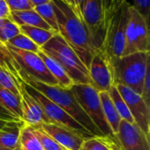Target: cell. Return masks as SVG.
Listing matches in <instances>:
<instances>
[{
	"label": "cell",
	"mask_w": 150,
	"mask_h": 150,
	"mask_svg": "<svg viewBox=\"0 0 150 150\" xmlns=\"http://www.w3.org/2000/svg\"><path fill=\"white\" fill-rule=\"evenodd\" d=\"M0 102L13 116L20 121H23L20 98L18 96L0 87Z\"/></svg>",
	"instance_id": "21"
},
{
	"label": "cell",
	"mask_w": 150,
	"mask_h": 150,
	"mask_svg": "<svg viewBox=\"0 0 150 150\" xmlns=\"http://www.w3.org/2000/svg\"><path fill=\"white\" fill-rule=\"evenodd\" d=\"M5 46L17 63L19 69V76L22 79L29 78L48 85L59 86L58 82L49 72L38 54L21 50L8 44H5Z\"/></svg>",
	"instance_id": "7"
},
{
	"label": "cell",
	"mask_w": 150,
	"mask_h": 150,
	"mask_svg": "<svg viewBox=\"0 0 150 150\" xmlns=\"http://www.w3.org/2000/svg\"><path fill=\"white\" fill-rule=\"evenodd\" d=\"M70 90L83 110L101 132L102 135L108 136L113 134L105 118L99 92L91 84L87 83H74Z\"/></svg>",
	"instance_id": "8"
},
{
	"label": "cell",
	"mask_w": 150,
	"mask_h": 150,
	"mask_svg": "<svg viewBox=\"0 0 150 150\" xmlns=\"http://www.w3.org/2000/svg\"><path fill=\"white\" fill-rule=\"evenodd\" d=\"M0 120L6 121H20L15 116H13L0 102Z\"/></svg>",
	"instance_id": "35"
},
{
	"label": "cell",
	"mask_w": 150,
	"mask_h": 150,
	"mask_svg": "<svg viewBox=\"0 0 150 150\" xmlns=\"http://www.w3.org/2000/svg\"><path fill=\"white\" fill-rule=\"evenodd\" d=\"M133 6L142 16L149 20L150 0H134Z\"/></svg>",
	"instance_id": "32"
},
{
	"label": "cell",
	"mask_w": 150,
	"mask_h": 150,
	"mask_svg": "<svg viewBox=\"0 0 150 150\" xmlns=\"http://www.w3.org/2000/svg\"><path fill=\"white\" fill-rule=\"evenodd\" d=\"M112 10V0H84L83 3L81 18L87 27L91 40L98 51L102 48Z\"/></svg>",
	"instance_id": "5"
},
{
	"label": "cell",
	"mask_w": 150,
	"mask_h": 150,
	"mask_svg": "<svg viewBox=\"0 0 150 150\" xmlns=\"http://www.w3.org/2000/svg\"><path fill=\"white\" fill-rule=\"evenodd\" d=\"M80 150H110L106 145L98 138L91 137L83 141Z\"/></svg>",
	"instance_id": "30"
},
{
	"label": "cell",
	"mask_w": 150,
	"mask_h": 150,
	"mask_svg": "<svg viewBox=\"0 0 150 150\" xmlns=\"http://www.w3.org/2000/svg\"><path fill=\"white\" fill-rule=\"evenodd\" d=\"M51 2L56 16L58 33L88 69L98 50L91 40L86 25L82 18L75 12L65 0H51Z\"/></svg>",
	"instance_id": "1"
},
{
	"label": "cell",
	"mask_w": 150,
	"mask_h": 150,
	"mask_svg": "<svg viewBox=\"0 0 150 150\" xmlns=\"http://www.w3.org/2000/svg\"><path fill=\"white\" fill-rule=\"evenodd\" d=\"M11 11H26L34 9L33 4L30 0H4Z\"/></svg>",
	"instance_id": "31"
},
{
	"label": "cell",
	"mask_w": 150,
	"mask_h": 150,
	"mask_svg": "<svg viewBox=\"0 0 150 150\" xmlns=\"http://www.w3.org/2000/svg\"><path fill=\"white\" fill-rule=\"evenodd\" d=\"M98 138L106 145V147L110 150H123L115 134H111L108 136H99Z\"/></svg>",
	"instance_id": "34"
},
{
	"label": "cell",
	"mask_w": 150,
	"mask_h": 150,
	"mask_svg": "<svg viewBox=\"0 0 150 150\" xmlns=\"http://www.w3.org/2000/svg\"><path fill=\"white\" fill-rule=\"evenodd\" d=\"M130 4L127 0L124 1L111 13L101 48L108 59L118 58L123 54Z\"/></svg>",
	"instance_id": "6"
},
{
	"label": "cell",
	"mask_w": 150,
	"mask_h": 150,
	"mask_svg": "<svg viewBox=\"0 0 150 150\" xmlns=\"http://www.w3.org/2000/svg\"><path fill=\"white\" fill-rule=\"evenodd\" d=\"M21 81L25 91L40 105L43 112L45 113V115L50 120L51 123L69 129L83 139H89L94 137L93 134H91L89 131H87L83 126H81L72 117H70L64 110H62L55 103L51 101L49 98H47L39 91L35 90L33 87L25 83L22 79Z\"/></svg>",
	"instance_id": "9"
},
{
	"label": "cell",
	"mask_w": 150,
	"mask_h": 150,
	"mask_svg": "<svg viewBox=\"0 0 150 150\" xmlns=\"http://www.w3.org/2000/svg\"><path fill=\"white\" fill-rule=\"evenodd\" d=\"M23 121H9L0 130V146L10 150L19 149V134Z\"/></svg>",
	"instance_id": "16"
},
{
	"label": "cell",
	"mask_w": 150,
	"mask_h": 150,
	"mask_svg": "<svg viewBox=\"0 0 150 150\" xmlns=\"http://www.w3.org/2000/svg\"><path fill=\"white\" fill-rule=\"evenodd\" d=\"M11 47H14L16 48L28 51V52H33V53H38L40 49L39 46H37L31 39H29L27 36L19 33L14 38H12L11 40H9L8 43H6Z\"/></svg>",
	"instance_id": "28"
},
{
	"label": "cell",
	"mask_w": 150,
	"mask_h": 150,
	"mask_svg": "<svg viewBox=\"0 0 150 150\" xmlns=\"http://www.w3.org/2000/svg\"><path fill=\"white\" fill-rule=\"evenodd\" d=\"M5 19H6V18H0V30H1V28H2V26H3V25H4V21H5Z\"/></svg>",
	"instance_id": "41"
},
{
	"label": "cell",
	"mask_w": 150,
	"mask_h": 150,
	"mask_svg": "<svg viewBox=\"0 0 150 150\" xmlns=\"http://www.w3.org/2000/svg\"><path fill=\"white\" fill-rule=\"evenodd\" d=\"M0 67L10 71L18 80L21 78L19 76V69L5 44H0Z\"/></svg>",
	"instance_id": "24"
},
{
	"label": "cell",
	"mask_w": 150,
	"mask_h": 150,
	"mask_svg": "<svg viewBox=\"0 0 150 150\" xmlns=\"http://www.w3.org/2000/svg\"><path fill=\"white\" fill-rule=\"evenodd\" d=\"M121 97L127 103L134 120V123L149 137L150 106L147 105L142 95L123 84H115Z\"/></svg>",
	"instance_id": "11"
},
{
	"label": "cell",
	"mask_w": 150,
	"mask_h": 150,
	"mask_svg": "<svg viewBox=\"0 0 150 150\" xmlns=\"http://www.w3.org/2000/svg\"><path fill=\"white\" fill-rule=\"evenodd\" d=\"M20 80H18L10 71L0 67V87L10 91L19 97Z\"/></svg>",
	"instance_id": "25"
},
{
	"label": "cell",
	"mask_w": 150,
	"mask_h": 150,
	"mask_svg": "<svg viewBox=\"0 0 150 150\" xmlns=\"http://www.w3.org/2000/svg\"><path fill=\"white\" fill-rule=\"evenodd\" d=\"M22 80L55 103L95 137L103 136L101 132L97 128L89 116L83 110L70 89H63L58 85H48L29 78H23Z\"/></svg>",
	"instance_id": "3"
},
{
	"label": "cell",
	"mask_w": 150,
	"mask_h": 150,
	"mask_svg": "<svg viewBox=\"0 0 150 150\" xmlns=\"http://www.w3.org/2000/svg\"><path fill=\"white\" fill-rule=\"evenodd\" d=\"M99 98H100L105 118L112 134H116L118 133L121 119L119 116V114L113 105V103L111 99V97H110L108 91L99 92Z\"/></svg>",
	"instance_id": "19"
},
{
	"label": "cell",
	"mask_w": 150,
	"mask_h": 150,
	"mask_svg": "<svg viewBox=\"0 0 150 150\" xmlns=\"http://www.w3.org/2000/svg\"><path fill=\"white\" fill-rule=\"evenodd\" d=\"M112 1H113V0H112Z\"/></svg>",
	"instance_id": "43"
},
{
	"label": "cell",
	"mask_w": 150,
	"mask_h": 150,
	"mask_svg": "<svg viewBox=\"0 0 150 150\" xmlns=\"http://www.w3.org/2000/svg\"><path fill=\"white\" fill-rule=\"evenodd\" d=\"M40 50L55 60L65 69L74 83L91 84L87 67L59 33L54 35L40 47Z\"/></svg>",
	"instance_id": "4"
},
{
	"label": "cell",
	"mask_w": 150,
	"mask_h": 150,
	"mask_svg": "<svg viewBox=\"0 0 150 150\" xmlns=\"http://www.w3.org/2000/svg\"><path fill=\"white\" fill-rule=\"evenodd\" d=\"M33 127V133L38 138L42 149L44 150H66L60 144H58L52 137H50L41 127L38 125L31 126Z\"/></svg>",
	"instance_id": "27"
},
{
	"label": "cell",
	"mask_w": 150,
	"mask_h": 150,
	"mask_svg": "<svg viewBox=\"0 0 150 150\" xmlns=\"http://www.w3.org/2000/svg\"><path fill=\"white\" fill-rule=\"evenodd\" d=\"M108 92H109V95L113 103V105H114L119 116L120 117V119L124 120L131 124H134V120L128 109V106H127V103L125 102L124 98L121 97L120 93L119 92L116 85L114 84L110 89V91Z\"/></svg>",
	"instance_id": "22"
},
{
	"label": "cell",
	"mask_w": 150,
	"mask_h": 150,
	"mask_svg": "<svg viewBox=\"0 0 150 150\" xmlns=\"http://www.w3.org/2000/svg\"><path fill=\"white\" fill-rule=\"evenodd\" d=\"M19 30H20V33L27 36L40 47H41L54 35L57 33L54 31H48L39 27L30 26V25H19Z\"/></svg>",
	"instance_id": "20"
},
{
	"label": "cell",
	"mask_w": 150,
	"mask_h": 150,
	"mask_svg": "<svg viewBox=\"0 0 150 150\" xmlns=\"http://www.w3.org/2000/svg\"><path fill=\"white\" fill-rule=\"evenodd\" d=\"M114 84H123L142 95L150 52H137L109 59Z\"/></svg>",
	"instance_id": "2"
},
{
	"label": "cell",
	"mask_w": 150,
	"mask_h": 150,
	"mask_svg": "<svg viewBox=\"0 0 150 150\" xmlns=\"http://www.w3.org/2000/svg\"><path fill=\"white\" fill-rule=\"evenodd\" d=\"M88 70L91 85L98 92L109 91L114 85L110 61L103 51L98 50L94 54Z\"/></svg>",
	"instance_id": "12"
},
{
	"label": "cell",
	"mask_w": 150,
	"mask_h": 150,
	"mask_svg": "<svg viewBox=\"0 0 150 150\" xmlns=\"http://www.w3.org/2000/svg\"><path fill=\"white\" fill-rule=\"evenodd\" d=\"M0 150H10V149H5V148H4V147H1V146H0Z\"/></svg>",
	"instance_id": "42"
},
{
	"label": "cell",
	"mask_w": 150,
	"mask_h": 150,
	"mask_svg": "<svg viewBox=\"0 0 150 150\" xmlns=\"http://www.w3.org/2000/svg\"><path fill=\"white\" fill-rule=\"evenodd\" d=\"M70 7L75 11V12L81 17V8L84 0H65Z\"/></svg>",
	"instance_id": "37"
},
{
	"label": "cell",
	"mask_w": 150,
	"mask_h": 150,
	"mask_svg": "<svg viewBox=\"0 0 150 150\" xmlns=\"http://www.w3.org/2000/svg\"><path fill=\"white\" fill-rule=\"evenodd\" d=\"M124 1H127V0H113L112 1V9L119 7Z\"/></svg>",
	"instance_id": "39"
},
{
	"label": "cell",
	"mask_w": 150,
	"mask_h": 150,
	"mask_svg": "<svg viewBox=\"0 0 150 150\" xmlns=\"http://www.w3.org/2000/svg\"><path fill=\"white\" fill-rule=\"evenodd\" d=\"M20 150H44L31 126L24 124L19 134Z\"/></svg>",
	"instance_id": "23"
},
{
	"label": "cell",
	"mask_w": 150,
	"mask_h": 150,
	"mask_svg": "<svg viewBox=\"0 0 150 150\" xmlns=\"http://www.w3.org/2000/svg\"><path fill=\"white\" fill-rule=\"evenodd\" d=\"M142 97L144 99L147 105L150 106V64L148 66L146 70V75L143 81Z\"/></svg>",
	"instance_id": "33"
},
{
	"label": "cell",
	"mask_w": 150,
	"mask_h": 150,
	"mask_svg": "<svg viewBox=\"0 0 150 150\" xmlns=\"http://www.w3.org/2000/svg\"><path fill=\"white\" fill-rule=\"evenodd\" d=\"M37 54L40 56V58L44 62L45 65L47 66V69L52 74V76L56 79V81L59 83V86L63 89H70L71 86L74 84V82L71 80V78L67 74L65 69L55 60L48 56L40 49Z\"/></svg>",
	"instance_id": "18"
},
{
	"label": "cell",
	"mask_w": 150,
	"mask_h": 150,
	"mask_svg": "<svg viewBox=\"0 0 150 150\" xmlns=\"http://www.w3.org/2000/svg\"><path fill=\"white\" fill-rule=\"evenodd\" d=\"M11 20H12L18 25H30L53 31L49 25L39 15L34 9L11 11Z\"/></svg>",
	"instance_id": "17"
},
{
	"label": "cell",
	"mask_w": 150,
	"mask_h": 150,
	"mask_svg": "<svg viewBox=\"0 0 150 150\" xmlns=\"http://www.w3.org/2000/svg\"><path fill=\"white\" fill-rule=\"evenodd\" d=\"M38 126L66 150H80L83 141L86 140L73 131L53 123H40Z\"/></svg>",
	"instance_id": "15"
},
{
	"label": "cell",
	"mask_w": 150,
	"mask_h": 150,
	"mask_svg": "<svg viewBox=\"0 0 150 150\" xmlns=\"http://www.w3.org/2000/svg\"><path fill=\"white\" fill-rule=\"evenodd\" d=\"M9 122V121H6V120H0V130L6 125V123Z\"/></svg>",
	"instance_id": "40"
},
{
	"label": "cell",
	"mask_w": 150,
	"mask_h": 150,
	"mask_svg": "<svg viewBox=\"0 0 150 150\" xmlns=\"http://www.w3.org/2000/svg\"><path fill=\"white\" fill-rule=\"evenodd\" d=\"M19 98L22 111V120L24 124L28 126H36L40 123H51L43 112L40 105L25 91L21 80Z\"/></svg>",
	"instance_id": "14"
},
{
	"label": "cell",
	"mask_w": 150,
	"mask_h": 150,
	"mask_svg": "<svg viewBox=\"0 0 150 150\" xmlns=\"http://www.w3.org/2000/svg\"><path fill=\"white\" fill-rule=\"evenodd\" d=\"M0 18L11 19V11L4 0H0Z\"/></svg>",
	"instance_id": "36"
},
{
	"label": "cell",
	"mask_w": 150,
	"mask_h": 150,
	"mask_svg": "<svg viewBox=\"0 0 150 150\" xmlns=\"http://www.w3.org/2000/svg\"><path fill=\"white\" fill-rule=\"evenodd\" d=\"M137 52H150L149 20L142 16L130 4L129 19L126 30L125 47L122 55Z\"/></svg>",
	"instance_id": "10"
},
{
	"label": "cell",
	"mask_w": 150,
	"mask_h": 150,
	"mask_svg": "<svg viewBox=\"0 0 150 150\" xmlns=\"http://www.w3.org/2000/svg\"><path fill=\"white\" fill-rule=\"evenodd\" d=\"M115 136L123 150H150L149 137L135 123L121 120Z\"/></svg>",
	"instance_id": "13"
},
{
	"label": "cell",
	"mask_w": 150,
	"mask_h": 150,
	"mask_svg": "<svg viewBox=\"0 0 150 150\" xmlns=\"http://www.w3.org/2000/svg\"><path fill=\"white\" fill-rule=\"evenodd\" d=\"M19 33V25H18L10 18H6L0 30V41L3 44H6L9 42V40Z\"/></svg>",
	"instance_id": "29"
},
{
	"label": "cell",
	"mask_w": 150,
	"mask_h": 150,
	"mask_svg": "<svg viewBox=\"0 0 150 150\" xmlns=\"http://www.w3.org/2000/svg\"><path fill=\"white\" fill-rule=\"evenodd\" d=\"M31 3L33 4V6H38V5H41V4H47V3H50L51 0H30Z\"/></svg>",
	"instance_id": "38"
},
{
	"label": "cell",
	"mask_w": 150,
	"mask_h": 150,
	"mask_svg": "<svg viewBox=\"0 0 150 150\" xmlns=\"http://www.w3.org/2000/svg\"><path fill=\"white\" fill-rule=\"evenodd\" d=\"M34 10L49 25V26L52 28V30L58 33L57 20H56V16H55V12H54V7H53L52 2L35 6Z\"/></svg>",
	"instance_id": "26"
}]
</instances>
